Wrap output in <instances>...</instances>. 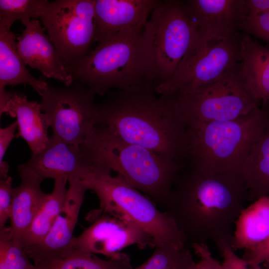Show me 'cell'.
<instances>
[{"label": "cell", "mask_w": 269, "mask_h": 269, "mask_svg": "<svg viewBox=\"0 0 269 269\" xmlns=\"http://www.w3.org/2000/svg\"><path fill=\"white\" fill-rule=\"evenodd\" d=\"M17 169L21 179L30 178L42 182L47 178L82 180L88 166L80 146L52 134L43 149L32 153L29 160L19 165Z\"/></svg>", "instance_id": "5bb4252c"}, {"label": "cell", "mask_w": 269, "mask_h": 269, "mask_svg": "<svg viewBox=\"0 0 269 269\" xmlns=\"http://www.w3.org/2000/svg\"><path fill=\"white\" fill-rule=\"evenodd\" d=\"M21 179L20 184L12 189L10 217L13 240L20 245L24 235L48 194L40 188L42 182L30 178Z\"/></svg>", "instance_id": "44dd1931"}, {"label": "cell", "mask_w": 269, "mask_h": 269, "mask_svg": "<svg viewBox=\"0 0 269 269\" xmlns=\"http://www.w3.org/2000/svg\"><path fill=\"white\" fill-rule=\"evenodd\" d=\"M241 176L247 189L248 200L269 196V120L246 158Z\"/></svg>", "instance_id": "603a6c76"}, {"label": "cell", "mask_w": 269, "mask_h": 269, "mask_svg": "<svg viewBox=\"0 0 269 269\" xmlns=\"http://www.w3.org/2000/svg\"><path fill=\"white\" fill-rule=\"evenodd\" d=\"M12 178L0 180V228L5 226L10 219L12 205Z\"/></svg>", "instance_id": "4dcf8cb0"}, {"label": "cell", "mask_w": 269, "mask_h": 269, "mask_svg": "<svg viewBox=\"0 0 269 269\" xmlns=\"http://www.w3.org/2000/svg\"><path fill=\"white\" fill-rule=\"evenodd\" d=\"M157 0H96L95 42L105 41L129 30L143 26Z\"/></svg>", "instance_id": "2e32d148"}, {"label": "cell", "mask_w": 269, "mask_h": 269, "mask_svg": "<svg viewBox=\"0 0 269 269\" xmlns=\"http://www.w3.org/2000/svg\"><path fill=\"white\" fill-rule=\"evenodd\" d=\"M247 16L269 13V0H245Z\"/></svg>", "instance_id": "e575fe53"}, {"label": "cell", "mask_w": 269, "mask_h": 269, "mask_svg": "<svg viewBox=\"0 0 269 269\" xmlns=\"http://www.w3.org/2000/svg\"><path fill=\"white\" fill-rule=\"evenodd\" d=\"M9 165L7 162L3 161L0 163V180L7 178L9 176Z\"/></svg>", "instance_id": "d590c367"}, {"label": "cell", "mask_w": 269, "mask_h": 269, "mask_svg": "<svg viewBox=\"0 0 269 269\" xmlns=\"http://www.w3.org/2000/svg\"><path fill=\"white\" fill-rule=\"evenodd\" d=\"M46 0H0V27L10 29L18 20L26 26L32 19H38Z\"/></svg>", "instance_id": "4316f807"}, {"label": "cell", "mask_w": 269, "mask_h": 269, "mask_svg": "<svg viewBox=\"0 0 269 269\" xmlns=\"http://www.w3.org/2000/svg\"><path fill=\"white\" fill-rule=\"evenodd\" d=\"M186 124L233 120L259 106L240 61L216 80L174 95Z\"/></svg>", "instance_id": "ba28073f"}, {"label": "cell", "mask_w": 269, "mask_h": 269, "mask_svg": "<svg viewBox=\"0 0 269 269\" xmlns=\"http://www.w3.org/2000/svg\"><path fill=\"white\" fill-rule=\"evenodd\" d=\"M218 248L223 258L221 264L223 269H264L262 265L254 264L237 256L231 245H223Z\"/></svg>", "instance_id": "f546056e"}, {"label": "cell", "mask_w": 269, "mask_h": 269, "mask_svg": "<svg viewBox=\"0 0 269 269\" xmlns=\"http://www.w3.org/2000/svg\"><path fill=\"white\" fill-rule=\"evenodd\" d=\"M240 63L249 88L262 106L269 107V48L242 33Z\"/></svg>", "instance_id": "ffe728a7"}, {"label": "cell", "mask_w": 269, "mask_h": 269, "mask_svg": "<svg viewBox=\"0 0 269 269\" xmlns=\"http://www.w3.org/2000/svg\"><path fill=\"white\" fill-rule=\"evenodd\" d=\"M191 247L199 258L194 269H223L222 264L213 257L207 244H194Z\"/></svg>", "instance_id": "1f68e13d"}, {"label": "cell", "mask_w": 269, "mask_h": 269, "mask_svg": "<svg viewBox=\"0 0 269 269\" xmlns=\"http://www.w3.org/2000/svg\"><path fill=\"white\" fill-rule=\"evenodd\" d=\"M96 0H46L38 19L66 70L81 61L95 42Z\"/></svg>", "instance_id": "9c48e42d"}, {"label": "cell", "mask_w": 269, "mask_h": 269, "mask_svg": "<svg viewBox=\"0 0 269 269\" xmlns=\"http://www.w3.org/2000/svg\"><path fill=\"white\" fill-rule=\"evenodd\" d=\"M0 269H37L24 249L13 240L10 227L0 228Z\"/></svg>", "instance_id": "83f0119b"}, {"label": "cell", "mask_w": 269, "mask_h": 269, "mask_svg": "<svg viewBox=\"0 0 269 269\" xmlns=\"http://www.w3.org/2000/svg\"><path fill=\"white\" fill-rule=\"evenodd\" d=\"M67 181L64 178L54 180L52 191L47 194L22 239L21 245L24 251L40 243L50 232L64 204L68 190Z\"/></svg>", "instance_id": "cb8c5ba5"}, {"label": "cell", "mask_w": 269, "mask_h": 269, "mask_svg": "<svg viewBox=\"0 0 269 269\" xmlns=\"http://www.w3.org/2000/svg\"><path fill=\"white\" fill-rule=\"evenodd\" d=\"M154 87L168 80L193 44L195 26L184 0H160L144 25Z\"/></svg>", "instance_id": "52a82bcc"}, {"label": "cell", "mask_w": 269, "mask_h": 269, "mask_svg": "<svg viewBox=\"0 0 269 269\" xmlns=\"http://www.w3.org/2000/svg\"><path fill=\"white\" fill-rule=\"evenodd\" d=\"M232 248L250 250L269 236V196L254 201L242 211L235 223Z\"/></svg>", "instance_id": "7402d4cb"}, {"label": "cell", "mask_w": 269, "mask_h": 269, "mask_svg": "<svg viewBox=\"0 0 269 269\" xmlns=\"http://www.w3.org/2000/svg\"><path fill=\"white\" fill-rule=\"evenodd\" d=\"M154 248L145 262L132 269H194L196 262L188 246L158 241Z\"/></svg>", "instance_id": "d4e9b609"}, {"label": "cell", "mask_w": 269, "mask_h": 269, "mask_svg": "<svg viewBox=\"0 0 269 269\" xmlns=\"http://www.w3.org/2000/svg\"><path fill=\"white\" fill-rule=\"evenodd\" d=\"M82 180L99 198L100 208L97 211L125 217L155 242L187 246L184 236L173 220L119 177L89 166Z\"/></svg>", "instance_id": "8992f818"}, {"label": "cell", "mask_w": 269, "mask_h": 269, "mask_svg": "<svg viewBox=\"0 0 269 269\" xmlns=\"http://www.w3.org/2000/svg\"><path fill=\"white\" fill-rule=\"evenodd\" d=\"M242 34L223 40L195 38L172 77L156 86L155 92L174 96L218 79L240 61Z\"/></svg>", "instance_id": "30bf717a"}, {"label": "cell", "mask_w": 269, "mask_h": 269, "mask_svg": "<svg viewBox=\"0 0 269 269\" xmlns=\"http://www.w3.org/2000/svg\"><path fill=\"white\" fill-rule=\"evenodd\" d=\"M68 181L69 187L64 204L50 232L40 243L25 250L36 266L63 259L70 255L73 232L88 188L80 179L72 178Z\"/></svg>", "instance_id": "4fadbf2b"}, {"label": "cell", "mask_w": 269, "mask_h": 269, "mask_svg": "<svg viewBox=\"0 0 269 269\" xmlns=\"http://www.w3.org/2000/svg\"><path fill=\"white\" fill-rule=\"evenodd\" d=\"M240 30L253 35L269 43V13L256 16H246L239 27Z\"/></svg>", "instance_id": "f1b7e54d"}, {"label": "cell", "mask_w": 269, "mask_h": 269, "mask_svg": "<svg viewBox=\"0 0 269 269\" xmlns=\"http://www.w3.org/2000/svg\"><path fill=\"white\" fill-rule=\"evenodd\" d=\"M74 81L96 95L153 84L144 26L122 32L98 45L76 65L66 69ZM154 85V84H153Z\"/></svg>", "instance_id": "5b68a950"}, {"label": "cell", "mask_w": 269, "mask_h": 269, "mask_svg": "<svg viewBox=\"0 0 269 269\" xmlns=\"http://www.w3.org/2000/svg\"><path fill=\"white\" fill-rule=\"evenodd\" d=\"M15 39L10 29L0 27V114L10 93L5 90V86L28 85L41 96L48 85L30 74L17 52Z\"/></svg>", "instance_id": "d6986e66"}, {"label": "cell", "mask_w": 269, "mask_h": 269, "mask_svg": "<svg viewBox=\"0 0 269 269\" xmlns=\"http://www.w3.org/2000/svg\"><path fill=\"white\" fill-rule=\"evenodd\" d=\"M104 96L96 126L186 166L187 126L174 96L158 94L149 83L110 90Z\"/></svg>", "instance_id": "7a4b0ae2"}, {"label": "cell", "mask_w": 269, "mask_h": 269, "mask_svg": "<svg viewBox=\"0 0 269 269\" xmlns=\"http://www.w3.org/2000/svg\"><path fill=\"white\" fill-rule=\"evenodd\" d=\"M87 165L111 174L163 208L184 166L146 148L128 142L107 128L96 126L80 145Z\"/></svg>", "instance_id": "3957f363"}, {"label": "cell", "mask_w": 269, "mask_h": 269, "mask_svg": "<svg viewBox=\"0 0 269 269\" xmlns=\"http://www.w3.org/2000/svg\"><path fill=\"white\" fill-rule=\"evenodd\" d=\"M17 128L16 121L8 126L0 129V163L3 161L4 155L14 137V132Z\"/></svg>", "instance_id": "836d02e7"}, {"label": "cell", "mask_w": 269, "mask_h": 269, "mask_svg": "<svg viewBox=\"0 0 269 269\" xmlns=\"http://www.w3.org/2000/svg\"><path fill=\"white\" fill-rule=\"evenodd\" d=\"M269 120V108L258 106L233 120L188 126L186 165L213 173L241 175L246 158Z\"/></svg>", "instance_id": "277c9868"}, {"label": "cell", "mask_w": 269, "mask_h": 269, "mask_svg": "<svg viewBox=\"0 0 269 269\" xmlns=\"http://www.w3.org/2000/svg\"><path fill=\"white\" fill-rule=\"evenodd\" d=\"M262 266L264 269H269V263H264Z\"/></svg>", "instance_id": "8d00e7d4"}, {"label": "cell", "mask_w": 269, "mask_h": 269, "mask_svg": "<svg viewBox=\"0 0 269 269\" xmlns=\"http://www.w3.org/2000/svg\"><path fill=\"white\" fill-rule=\"evenodd\" d=\"M95 96L79 81L62 88L48 84L39 103L53 134L80 146L96 126L98 105Z\"/></svg>", "instance_id": "8fae6325"}, {"label": "cell", "mask_w": 269, "mask_h": 269, "mask_svg": "<svg viewBox=\"0 0 269 269\" xmlns=\"http://www.w3.org/2000/svg\"><path fill=\"white\" fill-rule=\"evenodd\" d=\"M247 189L241 175L216 174L186 165L177 176L163 208L187 246H232L233 227L245 209Z\"/></svg>", "instance_id": "6da1fadb"}, {"label": "cell", "mask_w": 269, "mask_h": 269, "mask_svg": "<svg viewBox=\"0 0 269 269\" xmlns=\"http://www.w3.org/2000/svg\"><path fill=\"white\" fill-rule=\"evenodd\" d=\"M45 31L39 19H32L16 38L17 52L25 65L68 86L74 80Z\"/></svg>", "instance_id": "e0dca14e"}, {"label": "cell", "mask_w": 269, "mask_h": 269, "mask_svg": "<svg viewBox=\"0 0 269 269\" xmlns=\"http://www.w3.org/2000/svg\"><path fill=\"white\" fill-rule=\"evenodd\" d=\"M187 13L194 24L196 38L223 40L239 32L247 16L245 0H184Z\"/></svg>", "instance_id": "9a60e30c"}, {"label": "cell", "mask_w": 269, "mask_h": 269, "mask_svg": "<svg viewBox=\"0 0 269 269\" xmlns=\"http://www.w3.org/2000/svg\"><path fill=\"white\" fill-rule=\"evenodd\" d=\"M243 258L257 265L269 263V236L253 248L245 250Z\"/></svg>", "instance_id": "d6a6232c"}, {"label": "cell", "mask_w": 269, "mask_h": 269, "mask_svg": "<svg viewBox=\"0 0 269 269\" xmlns=\"http://www.w3.org/2000/svg\"><path fill=\"white\" fill-rule=\"evenodd\" d=\"M3 113L16 119V137L22 138L33 153L43 149L49 138V127L40 103L29 101L24 94L10 92Z\"/></svg>", "instance_id": "ac0fdd59"}, {"label": "cell", "mask_w": 269, "mask_h": 269, "mask_svg": "<svg viewBox=\"0 0 269 269\" xmlns=\"http://www.w3.org/2000/svg\"><path fill=\"white\" fill-rule=\"evenodd\" d=\"M37 267V269H132L128 256L103 260L95 254L77 253L59 260Z\"/></svg>", "instance_id": "484cf974"}, {"label": "cell", "mask_w": 269, "mask_h": 269, "mask_svg": "<svg viewBox=\"0 0 269 269\" xmlns=\"http://www.w3.org/2000/svg\"><path fill=\"white\" fill-rule=\"evenodd\" d=\"M89 218L93 223L73 237L70 255L87 253L118 259L124 255L122 250L134 245L140 249L154 247L155 241L125 217L96 211Z\"/></svg>", "instance_id": "7c38bea8"}]
</instances>
